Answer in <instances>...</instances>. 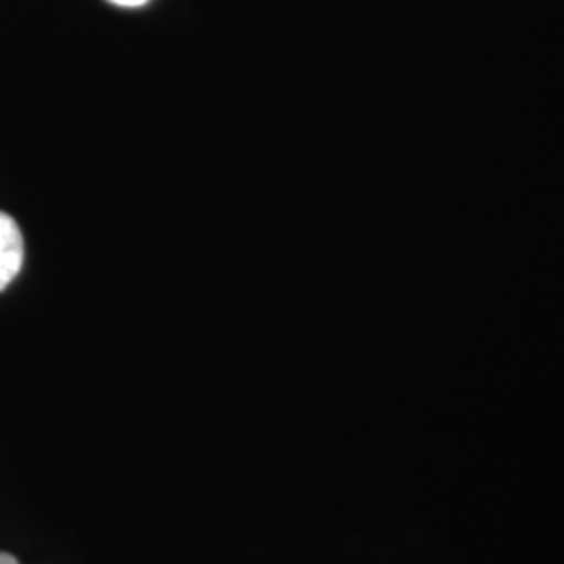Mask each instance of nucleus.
I'll return each mask as SVG.
<instances>
[{
    "label": "nucleus",
    "mask_w": 564,
    "mask_h": 564,
    "mask_svg": "<svg viewBox=\"0 0 564 564\" xmlns=\"http://www.w3.org/2000/svg\"><path fill=\"white\" fill-rule=\"evenodd\" d=\"M0 564H20V563H18V558H15V556H11V554H7V552H0Z\"/></svg>",
    "instance_id": "obj_3"
},
{
    "label": "nucleus",
    "mask_w": 564,
    "mask_h": 564,
    "mask_svg": "<svg viewBox=\"0 0 564 564\" xmlns=\"http://www.w3.org/2000/svg\"><path fill=\"white\" fill-rule=\"evenodd\" d=\"M109 2H113L118 7H142L147 0H109Z\"/></svg>",
    "instance_id": "obj_2"
},
{
    "label": "nucleus",
    "mask_w": 564,
    "mask_h": 564,
    "mask_svg": "<svg viewBox=\"0 0 564 564\" xmlns=\"http://www.w3.org/2000/svg\"><path fill=\"white\" fill-rule=\"evenodd\" d=\"M23 265V237L18 223L0 212V291L7 289Z\"/></svg>",
    "instance_id": "obj_1"
}]
</instances>
